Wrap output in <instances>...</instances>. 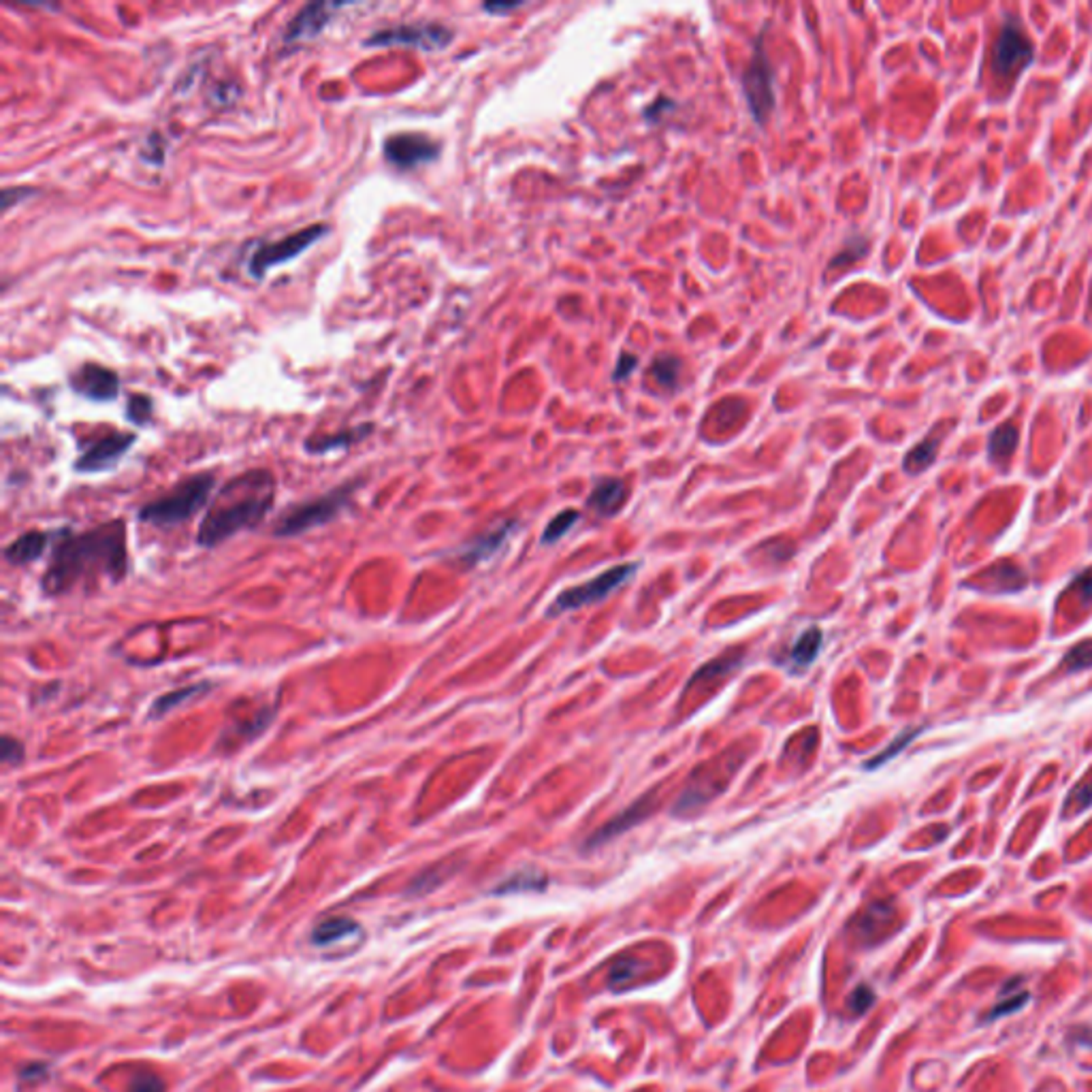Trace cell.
Wrapping results in <instances>:
<instances>
[{
  "label": "cell",
  "instance_id": "cell-42",
  "mask_svg": "<svg viewBox=\"0 0 1092 1092\" xmlns=\"http://www.w3.org/2000/svg\"><path fill=\"white\" fill-rule=\"evenodd\" d=\"M1071 591L1075 593L1079 604L1092 606V570H1086L1084 574H1079L1073 580V585H1071Z\"/></svg>",
  "mask_w": 1092,
  "mask_h": 1092
},
{
  "label": "cell",
  "instance_id": "cell-30",
  "mask_svg": "<svg viewBox=\"0 0 1092 1092\" xmlns=\"http://www.w3.org/2000/svg\"><path fill=\"white\" fill-rule=\"evenodd\" d=\"M1092 668V641H1082L1065 653L1061 662V672L1065 675H1078V672Z\"/></svg>",
  "mask_w": 1092,
  "mask_h": 1092
},
{
  "label": "cell",
  "instance_id": "cell-31",
  "mask_svg": "<svg viewBox=\"0 0 1092 1092\" xmlns=\"http://www.w3.org/2000/svg\"><path fill=\"white\" fill-rule=\"evenodd\" d=\"M126 418L132 423L135 427H145L152 423L154 417V401L149 395H143V393H132L128 395L126 400Z\"/></svg>",
  "mask_w": 1092,
  "mask_h": 1092
},
{
  "label": "cell",
  "instance_id": "cell-27",
  "mask_svg": "<svg viewBox=\"0 0 1092 1092\" xmlns=\"http://www.w3.org/2000/svg\"><path fill=\"white\" fill-rule=\"evenodd\" d=\"M273 717H276V711H273V708H269V707L260 708V711L256 713L255 717H250V720L242 721V724L232 725V730H231L232 738H242V741H255L256 736H260V734H263L265 730L269 728V724H272Z\"/></svg>",
  "mask_w": 1092,
  "mask_h": 1092
},
{
  "label": "cell",
  "instance_id": "cell-25",
  "mask_svg": "<svg viewBox=\"0 0 1092 1092\" xmlns=\"http://www.w3.org/2000/svg\"><path fill=\"white\" fill-rule=\"evenodd\" d=\"M937 452H939V438L937 435H928L926 440H921L917 446H913L911 451L907 452L903 461V468L909 472V474H920L924 472L926 468L934 463L937 459Z\"/></svg>",
  "mask_w": 1092,
  "mask_h": 1092
},
{
  "label": "cell",
  "instance_id": "cell-12",
  "mask_svg": "<svg viewBox=\"0 0 1092 1092\" xmlns=\"http://www.w3.org/2000/svg\"><path fill=\"white\" fill-rule=\"evenodd\" d=\"M69 386L75 395L94 401V404H107V401L118 400L122 382H120L118 373L107 365L86 361L75 372H70Z\"/></svg>",
  "mask_w": 1092,
  "mask_h": 1092
},
{
  "label": "cell",
  "instance_id": "cell-36",
  "mask_svg": "<svg viewBox=\"0 0 1092 1092\" xmlns=\"http://www.w3.org/2000/svg\"><path fill=\"white\" fill-rule=\"evenodd\" d=\"M32 197H36V188H32V186H7V188H3V197H0V210H3V214H7Z\"/></svg>",
  "mask_w": 1092,
  "mask_h": 1092
},
{
  "label": "cell",
  "instance_id": "cell-2",
  "mask_svg": "<svg viewBox=\"0 0 1092 1092\" xmlns=\"http://www.w3.org/2000/svg\"><path fill=\"white\" fill-rule=\"evenodd\" d=\"M276 500V479L267 470H250L224 484L222 493L199 525L197 542L214 549L239 531L259 525Z\"/></svg>",
  "mask_w": 1092,
  "mask_h": 1092
},
{
  "label": "cell",
  "instance_id": "cell-23",
  "mask_svg": "<svg viewBox=\"0 0 1092 1092\" xmlns=\"http://www.w3.org/2000/svg\"><path fill=\"white\" fill-rule=\"evenodd\" d=\"M549 886V877L540 869H521L510 875L493 890V894H517V892H544Z\"/></svg>",
  "mask_w": 1092,
  "mask_h": 1092
},
{
  "label": "cell",
  "instance_id": "cell-44",
  "mask_svg": "<svg viewBox=\"0 0 1092 1092\" xmlns=\"http://www.w3.org/2000/svg\"><path fill=\"white\" fill-rule=\"evenodd\" d=\"M518 7H521V3H484L483 9L487 11V14L500 15V14H508V11L518 9Z\"/></svg>",
  "mask_w": 1092,
  "mask_h": 1092
},
{
  "label": "cell",
  "instance_id": "cell-15",
  "mask_svg": "<svg viewBox=\"0 0 1092 1092\" xmlns=\"http://www.w3.org/2000/svg\"><path fill=\"white\" fill-rule=\"evenodd\" d=\"M649 800H651V794H647L645 798L638 800V803H634L630 809H625V811H623L621 815L614 817L613 821H608V824L602 826V828L597 830V832L593 834L591 838H587L585 847H587V849H593V847L604 845L606 841H610V838L619 837L621 832H625V830L632 828L634 824H638L641 820H645V817L649 815L651 811H653V807L649 804Z\"/></svg>",
  "mask_w": 1092,
  "mask_h": 1092
},
{
  "label": "cell",
  "instance_id": "cell-19",
  "mask_svg": "<svg viewBox=\"0 0 1092 1092\" xmlns=\"http://www.w3.org/2000/svg\"><path fill=\"white\" fill-rule=\"evenodd\" d=\"M821 649H824V634H821V630L817 625H811L803 634H798L790 653H787V662H790L792 670H807L815 662L817 655L821 653Z\"/></svg>",
  "mask_w": 1092,
  "mask_h": 1092
},
{
  "label": "cell",
  "instance_id": "cell-6",
  "mask_svg": "<svg viewBox=\"0 0 1092 1092\" xmlns=\"http://www.w3.org/2000/svg\"><path fill=\"white\" fill-rule=\"evenodd\" d=\"M455 41V32L440 22H406L373 31L363 41L365 48H410L421 52H442Z\"/></svg>",
  "mask_w": 1092,
  "mask_h": 1092
},
{
  "label": "cell",
  "instance_id": "cell-37",
  "mask_svg": "<svg viewBox=\"0 0 1092 1092\" xmlns=\"http://www.w3.org/2000/svg\"><path fill=\"white\" fill-rule=\"evenodd\" d=\"M992 576L1000 579V589H1005V591H1018L1027 583L1022 570L1013 566V563H1000L999 568L992 570Z\"/></svg>",
  "mask_w": 1092,
  "mask_h": 1092
},
{
  "label": "cell",
  "instance_id": "cell-8",
  "mask_svg": "<svg viewBox=\"0 0 1092 1092\" xmlns=\"http://www.w3.org/2000/svg\"><path fill=\"white\" fill-rule=\"evenodd\" d=\"M1035 60V48L1020 20L1009 18L1000 26L992 48V69L1003 80H1016Z\"/></svg>",
  "mask_w": 1092,
  "mask_h": 1092
},
{
  "label": "cell",
  "instance_id": "cell-40",
  "mask_svg": "<svg viewBox=\"0 0 1092 1092\" xmlns=\"http://www.w3.org/2000/svg\"><path fill=\"white\" fill-rule=\"evenodd\" d=\"M873 1003H875V992L873 988L866 986V983H860V986L854 990V994L849 996V1009L854 1013H865Z\"/></svg>",
  "mask_w": 1092,
  "mask_h": 1092
},
{
  "label": "cell",
  "instance_id": "cell-18",
  "mask_svg": "<svg viewBox=\"0 0 1092 1092\" xmlns=\"http://www.w3.org/2000/svg\"><path fill=\"white\" fill-rule=\"evenodd\" d=\"M372 431H373L372 423H363V425L352 427V429L338 431V434L318 435V438L307 440L305 451L310 452V455H329V452L333 451H346V448H350L352 444L367 438Z\"/></svg>",
  "mask_w": 1092,
  "mask_h": 1092
},
{
  "label": "cell",
  "instance_id": "cell-13",
  "mask_svg": "<svg viewBox=\"0 0 1092 1092\" xmlns=\"http://www.w3.org/2000/svg\"><path fill=\"white\" fill-rule=\"evenodd\" d=\"M135 442L137 435L132 431H111V434L94 440L92 444L84 448L80 459L75 461V472L98 474V472L111 470L131 451Z\"/></svg>",
  "mask_w": 1092,
  "mask_h": 1092
},
{
  "label": "cell",
  "instance_id": "cell-35",
  "mask_svg": "<svg viewBox=\"0 0 1092 1092\" xmlns=\"http://www.w3.org/2000/svg\"><path fill=\"white\" fill-rule=\"evenodd\" d=\"M866 252H869V242H866L865 238L849 239V242H847V246H845V250H841L837 256H834V260L830 263V269L847 267V265L855 263V260H860L862 256L866 255Z\"/></svg>",
  "mask_w": 1092,
  "mask_h": 1092
},
{
  "label": "cell",
  "instance_id": "cell-29",
  "mask_svg": "<svg viewBox=\"0 0 1092 1092\" xmlns=\"http://www.w3.org/2000/svg\"><path fill=\"white\" fill-rule=\"evenodd\" d=\"M920 734H921V728L904 730V732H903V734H899V736H896L894 741H892L890 745H888L886 749L882 751V753H877V755H875V758H871L869 762L865 764V768H866V770H877L879 766H883V764H888V762H890V759H894L896 755L900 753V751L907 749V747L911 745V742H913V738L920 736Z\"/></svg>",
  "mask_w": 1092,
  "mask_h": 1092
},
{
  "label": "cell",
  "instance_id": "cell-4",
  "mask_svg": "<svg viewBox=\"0 0 1092 1092\" xmlns=\"http://www.w3.org/2000/svg\"><path fill=\"white\" fill-rule=\"evenodd\" d=\"M359 487L361 480H348V483L327 491L325 496L301 501L294 508L286 510L280 517V521L276 523V527H273V535L276 538H297V535L305 534V531L327 525V523L338 518L350 506L352 496H355Z\"/></svg>",
  "mask_w": 1092,
  "mask_h": 1092
},
{
  "label": "cell",
  "instance_id": "cell-17",
  "mask_svg": "<svg viewBox=\"0 0 1092 1092\" xmlns=\"http://www.w3.org/2000/svg\"><path fill=\"white\" fill-rule=\"evenodd\" d=\"M53 535H56L53 531H26L7 546L5 559L14 566H26L48 551Z\"/></svg>",
  "mask_w": 1092,
  "mask_h": 1092
},
{
  "label": "cell",
  "instance_id": "cell-46",
  "mask_svg": "<svg viewBox=\"0 0 1092 1092\" xmlns=\"http://www.w3.org/2000/svg\"><path fill=\"white\" fill-rule=\"evenodd\" d=\"M22 5L36 7V9H45V11H56V14L58 11H62V7L56 5V3H32V0H22Z\"/></svg>",
  "mask_w": 1092,
  "mask_h": 1092
},
{
  "label": "cell",
  "instance_id": "cell-14",
  "mask_svg": "<svg viewBox=\"0 0 1092 1092\" xmlns=\"http://www.w3.org/2000/svg\"><path fill=\"white\" fill-rule=\"evenodd\" d=\"M517 529H518L517 521H501L500 525L491 527L489 531L480 534L479 538L463 544V546L456 551L455 557L459 559L461 563H465V566H470V568L489 562V559L496 557V555L504 549Z\"/></svg>",
  "mask_w": 1092,
  "mask_h": 1092
},
{
  "label": "cell",
  "instance_id": "cell-3",
  "mask_svg": "<svg viewBox=\"0 0 1092 1092\" xmlns=\"http://www.w3.org/2000/svg\"><path fill=\"white\" fill-rule=\"evenodd\" d=\"M214 487L216 476L210 474V472L190 476V479L182 480L167 496L148 501L139 510V518L143 523H149V525L156 527L180 525V523L193 518L210 501Z\"/></svg>",
  "mask_w": 1092,
  "mask_h": 1092
},
{
  "label": "cell",
  "instance_id": "cell-11",
  "mask_svg": "<svg viewBox=\"0 0 1092 1092\" xmlns=\"http://www.w3.org/2000/svg\"><path fill=\"white\" fill-rule=\"evenodd\" d=\"M742 90L753 118L762 124L766 122L775 109V88H772V69L762 48V39H758L753 60L742 75Z\"/></svg>",
  "mask_w": 1092,
  "mask_h": 1092
},
{
  "label": "cell",
  "instance_id": "cell-34",
  "mask_svg": "<svg viewBox=\"0 0 1092 1092\" xmlns=\"http://www.w3.org/2000/svg\"><path fill=\"white\" fill-rule=\"evenodd\" d=\"M641 971V962L634 960V958H621L613 965L610 969V977H608V986L613 990H619V988H625L634 982V977Z\"/></svg>",
  "mask_w": 1092,
  "mask_h": 1092
},
{
  "label": "cell",
  "instance_id": "cell-10",
  "mask_svg": "<svg viewBox=\"0 0 1092 1092\" xmlns=\"http://www.w3.org/2000/svg\"><path fill=\"white\" fill-rule=\"evenodd\" d=\"M348 7H355V3H331V0H318V3H307L303 5L297 14L290 18V22L286 24L284 31H282V43L286 45H297V43H305V41H314L331 26V22L335 20V15L339 11L348 9Z\"/></svg>",
  "mask_w": 1092,
  "mask_h": 1092
},
{
  "label": "cell",
  "instance_id": "cell-21",
  "mask_svg": "<svg viewBox=\"0 0 1092 1092\" xmlns=\"http://www.w3.org/2000/svg\"><path fill=\"white\" fill-rule=\"evenodd\" d=\"M207 689H211L210 680H199V683L184 685V687L173 689V692L163 693V696H159L156 700L152 702V708H149V717H154V720H160V717H165L167 713H171V711H176V708H180L182 704H184V702L194 700V697H199V696H203V693H207Z\"/></svg>",
  "mask_w": 1092,
  "mask_h": 1092
},
{
  "label": "cell",
  "instance_id": "cell-39",
  "mask_svg": "<svg viewBox=\"0 0 1092 1092\" xmlns=\"http://www.w3.org/2000/svg\"><path fill=\"white\" fill-rule=\"evenodd\" d=\"M1028 999H1031V996H1028V992H1020V994L1009 996L1007 1000H1000V1003L996 1005V1007L992 1009L990 1013H988L986 1018L988 1020H996V1018H1000V1016H1007V1013L1018 1011V1009H1022L1024 1005L1028 1003Z\"/></svg>",
  "mask_w": 1092,
  "mask_h": 1092
},
{
  "label": "cell",
  "instance_id": "cell-16",
  "mask_svg": "<svg viewBox=\"0 0 1092 1092\" xmlns=\"http://www.w3.org/2000/svg\"><path fill=\"white\" fill-rule=\"evenodd\" d=\"M628 501V484L619 479H604L593 487L591 496L587 497L589 508L596 510L600 517H614L623 510Z\"/></svg>",
  "mask_w": 1092,
  "mask_h": 1092
},
{
  "label": "cell",
  "instance_id": "cell-22",
  "mask_svg": "<svg viewBox=\"0 0 1092 1092\" xmlns=\"http://www.w3.org/2000/svg\"><path fill=\"white\" fill-rule=\"evenodd\" d=\"M359 930V924L352 921L350 917H329V920L321 921L316 928L311 930L310 939L318 948H325V945H333L338 941L346 939L350 934H356Z\"/></svg>",
  "mask_w": 1092,
  "mask_h": 1092
},
{
  "label": "cell",
  "instance_id": "cell-7",
  "mask_svg": "<svg viewBox=\"0 0 1092 1092\" xmlns=\"http://www.w3.org/2000/svg\"><path fill=\"white\" fill-rule=\"evenodd\" d=\"M636 570H638L636 562L619 563V566L608 568V570L597 574L596 579L587 580V583L566 589V591H562L557 597H555V602L549 608V614L551 617H557V614L570 613V610H579L583 608V606L602 602L604 597H608L614 589L621 587L623 583H628V580L636 574Z\"/></svg>",
  "mask_w": 1092,
  "mask_h": 1092
},
{
  "label": "cell",
  "instance_id": "cell-1",
  "mask_svg": "<svg viewBox=\"0 0 1092 1092\" xmlns=\"http://www.w3.org/2000/svg\"><path fill=\"white\" fill-rule=\"evenodd\" d=\"M128 572L126 525L122 518L98 525L84 534L62 529L52 551L41 587L48 596H64L77 587L120 583Z\"/></svg>",
  "mask_w": 1092,
  "mask_h": 1092
},
{
  "label": "cell",
  "instance_id": "cell-45",
  "mask_svg": "<svg viewBox=\"0 0 1092 1092\" xmlns=\"http://www.w3.org/2000/svg\"><path fill=\"white\" fill-rule=\"evenodd\" d=\"M45 1073H48V1067H45V1065H31V1067H26V1069H22V1073H20V1075H22L24 1079H36V1078H41V1075H45Z\"/></svg>",
  "mask_w": 1092,
  "mask_h": 1092
},
{
  "label": "cell",
  "instance_id": "cell-32",
  "mask_svg": "<svg viewBox=\"0 0 1092 1092\" xmlns=\"http://www.w3.org/2000/svg\"><path fill=\"white\" fill-rule=\"evenodd\" d=\"M1092 807V772L1086 775L1073 790L1069 792L1065 800V811L1067 815H1079L1086 809Z\"/></svg>",
  "mask_w": 1092,
  "mask_h": 1092
},
{
  "label": "cell",
  "instance_id": "cell-9",
  "mask_svg": "<svg viewBox=\"0 0 1092 1092\" xmlns=\"http://www.w3.org/2000/svg\"><path fill=\"white\" fill-rule=\"evenodd\" d=\"M442 152V143L425 132H393L382 143V156L386 165L400 173L417 171L435 163Z\"/></svg>",
  "mask_w": 1092,
  "mask_h": 1092
},
{
  "label": "cell",
  "instance_id": "cell-28",
  "mask_svg": "<svg viewBox=\"0 0 1092 1092\" xmlns=\"http://www.w3.org/2000/svg\"><path fill=\"white\" fill-rule=\"evenodd\" d=\"M651 378L662 389H675L680 378V361L672 355H662L651 365Z\"/></svg>",
  "mask_w": 1092,
  "mask_h": 1092
},
{
  "label": "cell",
  "instance_id": "cell-24",
  "mask_svg": "<svg viewBox=\"0 0 1092 1092\" xmlns=\"http://www.w3.org/2000/svg\"><path fill=\"white\" fill-rule=\"evenodd\" d=\"M1020 442V431L1016 429L1013 425H999L994 431L990 434V440H988V455L994 463H1000V461L1009 459L1013 455V451L1018 448Z\"/></svg>",
  "mask_w": 1092,
  "mask_h": 1092
},
{
  "label": "cell",
  "instance_id": "cell-41",
  "mask_svg": "<svg viewBox=\"0 0 1092 1092\" xmlns=\"http://www.w3.org/2000/svg\"><path fill=\"white\" fill-rule=\"evenodd\" d=\"M131 1092H165V1082L154 1073H139L131 1079Z\"/></svg>",
  "mask_w": 1092,
  "mask_h": 1092
},
{
  "label": "cell",
  "instance_id": "cell-33",
  "mask_svg": "<svg viewBox=\"0 0 1092 1092\" xmlns=\"http://www.w3.org/2000/svg\"><path fill=\"white\" fill-rule=\"evenodd\" d=\"M579 518H580L579 510L568 508V510H563V512H559L557 517H555L553 521H551L549 525H546V529H544L542 540H540V542H542L544 546H546V544H555L557 540H562L563 535H566L568 531L572 529V527L576 525V521H579Z\"/></svg>",
  "mask_w": 1092,
  "mask_h": 1092
},
{
  "label": "cell",
  "instance_id": "cell-20",
  "mask_svg": "<svg viewBox=\"0 0 1092 1092\" xmlns=\"http://www.w3.org/2000/svg\"><path fill=\"white\" fill-rule=\"evenodd\" d=\"M892 917H894V907L890 903H875L855 917L851 928L855 930L860 944H871V939L879 937V930L890 924Z\"/></svg>",
  "mask_w": 1092,
  "mask_h": 1092
},
{
  "label": "cell",
  "instance_id": "cell-43",
  "mask_svg": "<svg viewBox=\"0 0 1092 1092\" xmlns=\"http://www.w3.org/2000/svg\"><path fill=\"white\" fill-rule=\"evenodd\" d=\"M636 365H638V361H636V356H634V355H621V356H619L617 369H614V380L628 378L630 373H632L634 369H636Z\"/></svg>",
  "mask_w": 1092,
  "mask_h": 1092
},
{
  "label": "cell",
  "instance_id": "cell-38",
  "mask_svg": "<svg viewBox=\"0 0 1092 1092\" xmlns=\"http://www.w3.org/2000/svg\"><path fill=\"white\" fill-rule=\"evenodd\" d=\"M26 755V749H24L22 742L14 736H3L0 741V762L5 764V766H18L20 762Z\"/></svg>",
  "mask_w": 1092,
  "mask_h": 1092
},
{
  "label": "cell",
  "instance_id": "cell-26",
  "mask_svg": "<svg viewBox=\"0 0 1092 1092\" xmlns=\"http://www.w3.org/2000/svg\"><path fill=\"white\" fill-rule=\"evenodd\" d=\"M167 139L165 135H160L159 131H152L143 141H141L139 148V159L141 163L149 165V167H163L165 160H167Z\"/></svg>",
  "mask_w": 1092,
  "mask_h": 1092
},
{
  "label": "cell",
  "instance_id": "cell-5",
  "mask_svg": "<svg viewBox=\"0 0 1092 1092\" xmlns=\"http://www.w3.org/2000/svg\"><path fill=\"white\" fill-rule=\"evenodd\" d=\"M329 232V224L316 222L310 224V227L299 228V231L290 232V235L277 239V242H256L246 260L248 276L255 277V280H265V276L272 269L282 267V265L290 263V260H297L303 252H307L310 248L316 246L318 242H322Z\"/></svg>",
  "mask_w": 1092,
  "mask_h": 1092
}]
</instances>
